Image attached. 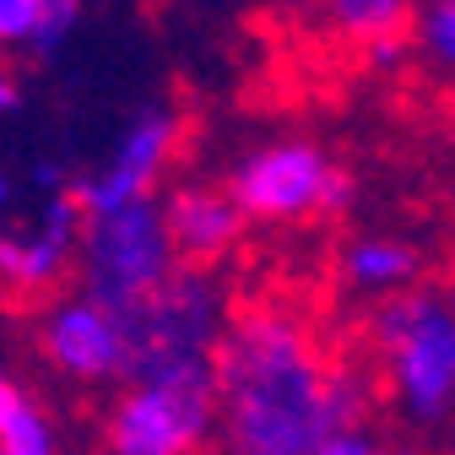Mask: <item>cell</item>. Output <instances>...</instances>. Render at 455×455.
<instances>
[{"label":"cell","mask_w":455,"mask_h":455,"mask_svg":"<svg viewBox=\"0 0 455 455\" xmlns=\"http://www.w3.org/2000/svg\"><path fill=\"white\" fill-rule=\"evenodd\" d=\"M379 423L369 369L299 299H244L217 347L212 455H320L331 439Z\"/></svg>","instance_id":"6da1fadb"},{"label":"cell","mask_w":455,"mask_h":455,"mask_svg":"<svg viewBox=\"0 0 455 455\" xmlns=\"http://www.w3.org/2000/svg\"><path fill=\"white\" fill-rule=\"evenodd\" d=\"M82 222L71 157L33 114L22 71L0 60V293L22 309L66 293L76 282Z\"/></svg>","instance_id":"7a4b0ae2"},{"label":"cell","mask_w":455,"mask_h":455,"mask_svg":"<svg viewBox=\"0 0 455 455\" xmlns=\"http://www.w3.org/2000/svg\"><path fill=\"white\" fill-rule=\"evenodd\" d=\"M358 358L369 369L385 428L439 444L455 428V293L444 282L358 315Z\"/></svg>","instance_id":"3957f363"},{"label":"cell","mask_w":455,"mask_h":455,"mask_svg":"<svg viewBox=\"0 0 455 455\" xmlns=\"http://www.w3.org/2000/svg\"><path fill=\"white\" fill-rule=\"evenodd\" d=\"M222 185L260 234H304L353 206V168L315 136H266L239 147Z\"/></svg>","instance_id":"277c9868"},{"label":"cell","mask_w":455,"mask_h":455,"mask_svg":"<svg viewBox=\"0 0 455 455\" xmlns=\"http://www.w3.org/2000/svg\"><path fill=\"white\" fill-rule=\"evenodd\" d=\"M222 271H180L163 293L125 315L131 325V379H206L217 374V347L234 325ZM125 379V385H131Z\"/></svg>","instance_id":"5b68a950"},{"label":"cell","mask_w":455,"mask_h":455,"mask_svg":"<svg viewBox=\"0 0 455 455\" xmlns=\"http://www.w3.org/2000/svg\"><path fill=\"white\" fill-rule=\"evenodd\" d=\"M185 271L174 239H168L163 196L114 206V212H87L82 222V255H76V288L114 304L120 315L141 309L152 293Z\"/></svg>","instance_id":"8992f818"},{"label":"cell","mask_w":455,"mask_h":455,"mask_svg":"<svg viewBox=\"0 0 455 455\" xmlns=\"http://www.w3.org/2000/svg\"><path fill=\"white\" fill-rule=\"evenodd\" d=\"M217 450V374L131 379L108 395L98 455H206Z\"/></svg>","instance_id":"52a82bcc"},{"label":"cell","mask_w":455,"mask_h":455,"mask_svg":"<svg viewBox=\"0 0 455 455\" xmlns=\"http://www.w3.org/2000/svg\"><path fill=\"white\" fill-rule=\"evenodd\" d=\"M28 341L38 363L71 390H120L131 379V325L125 315L82 293L76 282L28 315Z\"/></svg>","instance_id":"ba28073f"},{"label":"cell","mask_w":455,"mask_h":455,"mask_svg":"<svg viewBox=\"0 0 455 455\" xmlns=\"http://www.w3.org/2000/svg\"><path fill=\"white\" fill-rule=\"evenodd\" d=\"M190 120L180 103H141L131 120L114 131V141L76 168V201L82 212H114V206H136V201H157L168 174L180 168Z\"/></svg>","instance_id":"9c48e42d"},{"label":"cell","mask_w":455,"mask_h":455,"mask_svg":"<svg viewBox=\"0 0 455 455\" xmlns=\"http://www.w3.org/2000/svg\"><path fill=\"white\" fill-rule=\"evenodd\" d=\"M428 266H434V255L423 239L402 234V228H358V234L336 239V250H331V288H336V299H347L369 315L390 299L423 288V282H434Z\"/></svg>","instance_id":"30bf717a"},{"label":"cell","mask_w":455,"mask_h":455,"mask_svg":"<svg viewBox=\"0 0 455 455\" xmlns=\"http://www.w3.org/2000/svg\"><path fill=\"white\" fill-rule=\"evenodd\" d=\"M163 217H168V239L190 271H222L255 234L222 180H174L163 190Z\"/></svg>","instance_id":"8fae6325"},{"label":"cell","mask_w":455,"mask_h":455,"mask_svg":"<svg viewBox=\"0 0 455 455\" xmlns=\"http://www.w3.org/2000/svg\"><path fill=\"white\" fill-rule=\"evenodd\" d=\"M336 44L363 49L369 66H407V28L418 0H299Z\"/></svg>","instance_id":"7c38bea8"},{"label":"cell","mask_w":455,"mask_h":455,"mask_svg":"<svg viewBox=\"0 0 455 455\" xmlns=\"http://www.w3.org/2000/svg\"><path fill=\"white\" fill-rule=\"evenodd\" d=\"M82 28V0H0V60H54Z\"/></svg>","instance_id":"4fadbf2b"},{"label":"cell","mask_w":455,"mask_h":455,"mask_svg":"<svg viewBox=\"0 0 455 455\" xmlns=\"http://www.w3.org/2000/svg\"><path fill=\"white\" fill-rule=\"evenodd\" d=\"M0 455H66L54 412L6 363H0Z\"/></svg>","instance_id":"5bb4252c"},{"label":"cell","mask_w":455,"mask_h":455,"mask_svg":"<svg viewBox=\"0 0 455 455\" xmlns=\"http://www.w3.org/2000/svg\"><path fill=\"white\" fill-rule=\"evenodd\" d=\"M407 66L455 92V0H418L407 28Z\"/></svg>","instance_id":"9a60e30c"},{"label":"cell","mask_w":455,"mask_h":455,"mask_svg":"<svg viewBox=\"0 0 455 455\" xmlns=\"http://www.w3.org/2000/svg\"><path fill=\"white\" fill-rule=\"evenodd\" d=\"M320 455H434V450L407 439V434H395V428H385V423H369V428H353V434L331 439Z\"/></svg>","instance_id":"2e32d148"},{"label":"cell","mask_w":455,"mask_h":455,"mask_svg":"<svg viewBox=\"0 0 455 455\" xmlns=\"http://www.w3.org/2000/svg\"><path fill=\"white\" fill-rule=\"evenodd\" d=\"M439 282L455 293V239H450V250H444V276H439Z\"/></svg>","instance_id":"e0dca14e"},{"label":"cell","mask_w":455,"mask_h":455,"mask_svg":"<svg viewBox=\"0 0 455 455\" xmlns=\"http://www.w3.org/2000/svg\"><path fill=\"white\" fill-rule=\"evenodd\" d=\"M434 455H455V428H450V434H444V439L434 444Z\"/></svg>","instance_id":"ac0fdd59"},{"label":"cell","mask_w":455,"mask_h":455,"mask_svg":"<svg viewBox=\"0 0 455 455\" xmlns=\"http://www.w3.org/2000/svg\"><path fill=\"white\" fill-rule=\"evenodd\" d=\"M260 6H271V12H299V0H260Z\"/></svg>","instance_id":"d6986e66"}]
</instances>
